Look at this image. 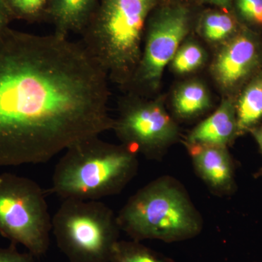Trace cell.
<instances>
[{
    "label": "cell",
    "instance_id": "cell-6",
    "mask_svg": "<svg viewBox=\"0 0 262 262\" xmlns=\"http://www.w3.org/2000/svg\"><path fill=\"white\" fill-rule=\"evenodd\" d=\"M52 219L37 182L15 174H0V234L20 244L35 257L47 252Z\"/></svg>",
    "mask_w": 262,
    "mask_h": 262
},
{
    "label": "cell",
    "instance_id": "cell-13",
    "mask_svg": "<svg viewBox=\"0 0 262 262\" xmlns=\"http://www.w3.org/2000/svg\"><path fill=\"white\" fill-rule=\"evenodd\" d=\"M238 136L250 134L262 122V72L241 90L235 101Z\"/></svg>",
    "mask_w": 262,
    "mask_h": 262
},
{
    "label": "cell",
    "instance_id": "cell-20",
    "mask_svg": "<svg viewBox=\"0 0 262 262\" xmlns=\"http://www.w3.org/2000/svg\"><path fill=\"white\" fill-rule=\"evenodd\" d=\"M0 262H36L35 256L31 253H20L14 246L0 248Z\"/></svg>",
    "mask_w": 262,
    "mask_h": 262
},
{
    "label": "cell",
    "instance_id": "cell-15",
    "mask_svg": "<svg viewBox=\"0 0 262 262\" xmlns=\"http://www.w3.org/2000/svg\"><path fill=\"white\" fill-rule=\"evenodd\" d=\"M108 262H177L140 241H120L114 246Z\"/></svg>",
    "mask_w": 262,
    "mask_h": 262
},
{
    "label": "cell",
    "instance_id": "cell-10",
    "mask_svg": "<svg viewBox=\"0 0 262 262\" xmlns=\"http://www.w3.org/2000/svg\"><path fill=\"white\" fill-rule=\"evenodd\" d=\"M198 177L216 195L230 196L237 190L235 167L227 146L186 144Z\"/></svg>",
    "mask_w": 262,
    "mask_h": 262
},
{
    "label": "cell",
    "instance_id": "cell-2",
    "mask_svg": "<svg viewBox=\"0 0 262 262\" xmlns=\"http://www.w3.org/2000/svg\"><path fill=\"white\" fill-rule=\"evenodd\" d=\"M138 170L136 153L94 136L65 150L55 167L51 191L63 201H98L121 192Z\"/></svg>",
    "mask_w": 262,
    "mask_h": 262
},
{
    "label": "cell",
    "instance_id": "cell-18",
    "mask_svg": "<svg viewBox=\"0 0 262 262\" xmlns=\"http://www.w3.org/2000/svg\"><path fill=\"white\" fill-rule=\"evenodd\" d=\"M204 61V53L202 48L194 43H188L179 48L172 64L179 73H187L198 68Z\"/></svg>",
    "mask_w": 262,
    "mask_h": 262
},
{
    "label": "cell",
    "instance_id": "cell-1",
    "mask_svg": "<svg viewBox=\"0 0 262 262\" xmlns=\"http://www.w3.org/2000/svg\"><path fill=\"white\" fill-rule=\"evenodd\" d=\"M107 80L80 42L0 32V168L47 163L113 128Z\"/></svg>",
    "mask_w": 262,
    "mask_h": 262
},
{
    "label": "cell",
    "instance_id": "cell-19",
    "mask_svg": "<svg viewBox=\"0 0 262 262\" xmlns=\"http://www.w3.org/2000/svg\"><path fill=\"white\" fill-rule=\"evenodd\" d=\"M236 9L239 18L253 32L262 31V0H235Z\"/></svg>",
    "mask_w": 262,
    "mask_h": 262
},
{
    "label": "cell",
    "instance_id": "cell-14",
    "mask_svg": "<svg viewBox=\"0 0 262 262\" xmlns=\"http://www.w3.org/2000/svg\"><path fill=\"white\" fill-rule=\"evenodd\" d=\"M210 105L209 96L206 88L198 82L184 84L174 98L175 113L181 118L198 116L206 111Z\"/></svg>",
    "mask_w": 262,
    "mask_h": 262
},
{
    "label": "cell",
    "instance_id": "cell-4",
    "mask_svg": "<svg viewBox=\"0 0 262 262\" xmlns=\"http://www.w3.org/2000/svg\"><path fill=\"white\" fill-rule=\"evenodd\" d=\"M154 0H103L80 42L108 79L130 83L142 54L146 19Z\"/></svg>",
    "mask_w": 262,
    "mask_h": 262
},
{
    "label": "cell",
    "instance_id": "cell-21",
    "mask_svg": "<svg viewBox=\"0 0 262 262\" xmlns=\"http://www.w3.org/2000/svg\"><path fill=\"white\" fill-rule=\"evenodd\" d=\"M5 0H0V32H3L5 29L8 28L10 19L12 18Z\"/></svg>",
    "mask_w": 262,
    "mask_h": 262
},
{
    "label": "cell",
    "instance_id": "cell-24",
    "mask_svg": "<svg viewBox=\"0 0 262 262\" xmlns=\"http://www.w3.org/2000/svg\"><path fill=\"white\" fill-rule=\"evenodd\" d=\"M69 262H70V261H69Z\"/></svg>",
    "mask_w": 262,
    "mask_h": 262
},
{
    "label": "cell",
    "instance_id": "cell-16",
    "mask_svg": "<svg viewBox=\"0 0 262 262\" xmlns=\"http://www.w3.org/2000/svg\"><path fill=\"white\" fill-rule=\"evenodd\" d=\"M241 29L235 18L224 13H211L207 15L203 22L205 37L214 42L232 37Z\"/></svg>",
    "mask_w": 262,
    "mask_h": 262
},
{
    "label": "cell",
    "instance_id": "cell-9",
    "mask_svg": "<svg viewBox=\"0 0 262 262\" xmlns=\"http://www.w3.org/2000/svg\"><path fill=\"white\" fill-rule=\"evenodd\" d=\"M214 71L217 79L226 89H244L262 72L261 36L245 27L241 29L221 51Z\"/></svg>",
    "mask_w": 262,
    "mask_h": 262
},
{
    "label": "cell",
    "instance_id": "cell-23",
    "mask_svg": "<svg viewBox=\"0 0 262 262\" xmlns=\"http://www.w3.org/2000/svg\"><path fill=\"white\" fill-rule=\"evenodd\" d=\"M211 3L218 6L223 7V8H228L231 6L232 3V0H208Z\"/></svg>",
    "mask_w": 262,
    "mask_h": 262
},
{
    "label": "cell",
    "instance_id": "cell-3",
    "mask_svg": "<svg viewBox=\"0 0 262 262\" xmlns=\"http://www.w3.org/2000/svg\"><path fill=\"white\" fill-rule=\"evenodd\" d=\"M120 230L136 241L177 243L194 238L203 219L184 185L171 176L151 181L130 196L117 215Z\"/></svg>",
    "mask_w": 262,
    "mask_h": 262
},
{
    "label": "cell",
    "instance_id": "cell-5",
    "mask_svg": "<svg viewBox=\"0 0 262 262\" xmlns=\"http://www.w3.org/2000/svg\"><path fill=\"white\" fill-rule=\"evenodd\" d=\"M52 230L70 262H108L121 231L117 215L101 202L72 199L53 215Z\"/></svg>",
    "mask_w": 262,
    "mask_h": 262
},
{
    "label": "cell",
    "instance_id": "cell-17",
    "mask_svg": "<svg viewBox=\"0 0 262 262\" xmlns=\"http://www.w3.org/2000/svg\"><path fill=\"white\" fill-rule=\"evenodd\" d=\"M12 16L35 19L45 12L51 13L52 0H5Z\"/></svg>",
    "mask_w": 262,
    "mask_h": 262
},
{
    "label": "cell",
    "instance_id": "cell-22",
    "mask_svg": "<svg viewBox=\"0 0 262 262\" xmlns=\"http://www.w3.org/2000/svg\"><path fill=\"white\" fill-rule=\"evenodd\" d=\"M250 134L254 138L255 140H256V143H257L262 152V122L260 125H258V126L254 127L253 130H251ZM255 177H256V178L262 177V168L259 169L257 173L255 174Z\"/></svg>",
    "mask_w": 262,
    "mask_h": 262
},
{
    "label": "cell",
    "instance_id": "cell-7",
    "mask_svg": "<svg viewBox=\"0 0 262 262\" xmlns=\"http://www.w3.org/2000/svg\"><path fill=\"white\" fill-rule=\"evenodd\" d=\"M112 129L122 145L149 160L162 159L179 136L177 123L161 103L141 99L127 100L121 103Z\"/></svg>",
    "mask_w": 262,
    "mask_h": 262
},
{
    "label": "cell",
    "instance_id": "cell-12",
    "mask_svg": "<svg viewBox=\"0 0 262 262\" xmlns=\"http://www.w3.org/2000/svg\"><path fill=\"white\" fill-rule=\"evenodd\" d=\"M96 0H52L51 13L56 34L82 32L93 15Z\"/></svg>",
    "mask_w": 262,
    "mask_h": 262
},
{
    "label": "cell",
    "instance_id": "cell-11",
    "mask_svg": "<svg viewBox=\"0 0 262 262\" xmlns=\"http://www.w3.org/2000/svg\"><path fill=\"white\" fill-rule=\"evenodd\" d=\"M238 136L235 101L227 99L187 136L186 144L227 146Z\"/></svg>",
    "mask_w": 262,
    "mask_h": 262
},
{
    "label": "cell",
    "instance_id": "cell-8",
    "mask_svg": "<svg viewBox=\"0 0 262 262\" xmlns=\"http://www.w3.org/2000/svg\"><path fill=\"white\" fill-rule=\"evenodd\" d=\"M189 18L182 8L169 9L150 26L145 46L130 83L139 90L155 89L187 34ZM129 83V84H130Z\"/></svg>",
    "mask_w": 262,
    "mask_h": 262
}]
</instances>
